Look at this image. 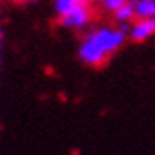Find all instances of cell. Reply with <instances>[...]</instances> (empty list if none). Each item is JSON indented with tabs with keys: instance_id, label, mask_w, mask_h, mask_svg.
<instances>
[{
	"instance_id": "cell-2",
	"label": "cell",
	"mask_w": 155,
	"mask_h": 155,
	"mask_svg": "<svg viewBox=\"0 0 155 155\" xmlns=\"http://www.w3.org/2000/svg\"><path fill=\"white\" fill-rule=\"evenodd\" d=\"M92 19V11L89 5V0L80 4L78 7L71 9L70 12L59 18V25L68 30H84Z\"/></svg>"
},
{
	"instance_id": "cell-7",
	"label": "cell",
	"mask_w": 155,
	"mask_h": 155,
	"mask_svg": "<svg viewBox=\"0 0 155 155\" xmlns=\"http://www.w3.org/2000/svg\"><path fill=\"white\" fill-rule=\"evenodd\" d=\"M127 0H103V2H99L101 5H103V9H105L106 12H110V14H113L117 9H120L124 4H126Z\"/></svg>"
},
{
	"instance_id": "cell-6",
	"label": "cell",
	"mask_w": 155,
	"mask_h": 155,
	"mask_svg": "<svg viewBox=\"0 0 155 155\" xmlns=\"http://www.w3.org/2000/svg\"><path fill=\"white\" fill-rule=\"evenodd\" d=\"M87 0H54V11H56V14L61 18L64 16L66 12H70L71 9L78 7L80 4H84Z\"/></svg>"
},
{
	"instance_id": "cell-4",
	"label": "cell",
	"mask_w": 155,
	"mask_h": 155,
	"mask_svg": "<svg viewBox=\"0 0 155 155\" xmlns=\"http://www.w3.org/2000/svg\"><path fill=\"white\" fill-rule=\"evenodd\" d=\"M136 19L155 18V0H133Z\"/></svg>"
},
{
	"instance_id": "cell-8",
	"label": "cell",
	"mask_w": 155,
	"mask_h": 155,
	"mask_svg": "<svg viewBox=\"0 0 155 155\" xmlns=\"http://www.w3.org/2000/svg\"><path fill=\"white\" fill-rule=\"evenodd\" d=\"M0 44H2V31H0Z\"/></svg>"
},
{
	"instance_id": "cell-9",
	"label": "cell",
	"mask_w": 155,
	"mask_h": 155,
	"mask_svg": "<svg viewBox=\"0 0 155 155\" xmlns=\"http://www.w3.org/2000/svg\"><path fill=\"white\" fill-rule=\"evenodd\" d=\"M26 2H37V0H26Z\"/></svg>"
},
{
	"instance_id": "cell-1",
	"label": "cell",
	"mask_w": 155,
	"mask_h": 155,
	"mask_svg": "<svg viewBox=\"0 0 155 155\" xmlns=\"http://www.w3.org/2000/svg\"><path fill=\"white\" fill-rule=\"evenodd\" d=\"M127 35L119 26H99L89 30L78 45V59L87 66L98 68L126 44Z\"/></svg>"
},
{
	"instance_id": "cell-3",
	"label": "cell",
	"mask_w": 155,
	"mask_h": 155,
	"mask_svg": "<svg viewBox=\"0 0 155 155\" xmlns=\"http://www.w3.org/2000/svg\"><path fill=\"white\" fill-rule=\"evenodd\" d=\"M153 35H155V18H147V19H134L131 23L127 38L140 44L150 40Z\"/></svg>"
},
{
	"instance_id": "cell-5",
	"label": "cell",
	"mask_w": 155,
	"mask_h": 155,
	"mask_svg": "<svg viewBox=\"0 0 155 155\" xmlns=\"http://www.w3.org/2000/svg\"><path fill=\"white\" fill-rule=\"evenodd\" d=\"M113 19L119 23V25H124V23H133L134 19H136V16H134L133 0H127L122 7L117 9V11L113 12Z\"/></svg>"
}]
</instances>
